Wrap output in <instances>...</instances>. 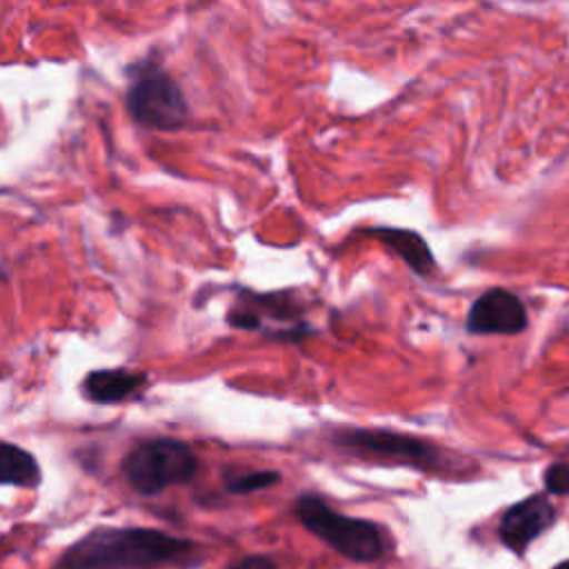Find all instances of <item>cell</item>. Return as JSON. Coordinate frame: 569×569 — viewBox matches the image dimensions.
<instances>
[{
	"instance_id": "obj_1",
	"label": "cell",
	"mask_w": 569,
	"mask_h": 569,
	"mask_svg": "<svg viewBox=\"0 0 569 569\" xmlns=\"http://www.w3.org/2000/svg\"><path fill=\"white\" fill-rule=\"evenodd\" d=\"M191 540L149 527H96L67 547L51 569H189Z\"/></svg>"
},
{
	"instance_id": "obj_2",
	"label": "cell",
	"mask_w": 569,
	"mask_h": 569,
	"mask_svg": "<svg viewBox=\"0 0 569 569\" xmlns=\"http://www.w3.org/2000/svg\"><path fill=\"white\" fill-rule=\"evenodd\" d=\"M293 513L309 533L349 560L371 562L385 553V536L376 522L333 511L313 493L298 496Z\"/></svg>"
},
{
	"instance_id": "obj_3",
	"label": "cell",
	"mask_w": 569,
	"mask_h": 569,
	"mask_svg": "<svg viewBox=\"0 0 569 569\" xmlns=\"http://www.w3.org/2000/svg\"><path fill=\"white\" fill-rule=\"evenodd\" d=\"M120 467L136 493L158 496L169 487L189 482L198 471V456L184 440L158 436L136 442Z\"/></svg>"
},
{
	"instance_id": "obj_4",
	"label": "cell",
	"mask_w": 569,
	"mask_h": 569,
	"mask_svg": "<svg viewBox=\"0 0 569 569\" xmlns=\"http://www.w3.org/2000/svg\"><path fill=\"white\" fill-rule=\"evenodd\" d=\"M129 71L127 113L142 127L173 131L189 118V102L176 78L153 60H140Z\"/></svg>"
},
{
	"instance_id": "obj_5",
	"label": "cell",
	"mask_w": 569,
	"mask_h": 569,
	"mask_svg": "<svg viewBox=\"0 0 569 569\" xmlns=\"http://www.w3.org/2000/svg\"><path fill=\"white\" fill-rule=\"evenodd\" d=\"M329 440L358 456L391 460L400 465H411L418 469H438L445 465V453L429 440L413 433L391 431V429H362L342 427L331 431Z\"/></svg>"
},
{
	"instance_id": "obj_6",
	"label": "cell",
	"mask_w": 569,
	"mask_h": 569,
	"mask_svg": "<svg viewBox=\"0 0 569 569\" xmlns=\"http://www.w3.org/2000/svg\"><path fill=\"white\" fill-rule=\"evenodd\" d=\"M527 327V307L509 289L491 287L480 293L465 320V329L473 336H516Z\"/></svg>"
},
{
	"instance_id": "obj_7",
	"label": "cell",
	"mask_w": 569,
	"mask_h": 569,
	"mask_svg": "<svg viewBox=\"0 0 569 569\" xmlns=\"http://www.w3.org/2000/svg\"><path fill=\"white\" fill-rule=\"evenodd\" d=\"M558 513L551 500L545 493H533L527 496L518 502H513L500 518L498 522V536L500 542L513 551V553H525L527 547L540 538L547 529L553 527Z\"/></svg>"
},
{
	"instance_id": "obj_8",
	"label": "cell",
	"mask_w": 569,
	"mask_h": 569,
	"mask_svg": "<svg viewBox=\"0 0 569 569\" xmlns=\"http://www.w3.org/2000/svg\"><path fill=\"white\" fill-rule=\"evenodd\" d=\"M302 307L298 300L291 298L289 291L278 293H256L249 289H240V298L227 313V322L236 329L244 331H260L264 325V318L271 322H293L305 325L300 320Z\"/></svg>"
},
{
	"instance_id": "obj_9",
	"label": "cell",
	"mask_w": 569,
	"mask_h": 569,
	"mask_svg": "<svg viewBox=\"0 0 569 569\" xmlns=\"http://www.w3.org/2000/svg\"><path fill=\"white\" fill-rule=\"evenodd\" d=\"M147 382L149 376L144 371H131L124 367L93 369L82 380V393L96 405H118L144 389Z\"/></svg>"
},
{
	"instance_id": "obj_10",
	"label": "cell",
	"mask_w": 569,
	"mask_h": 569,
	"mask_svg": "<svg viewBox=\"0 0 569 569\" xmlns=\"http://www.w3.org/2000/svg\"><path fill=\"white\" fill-rule=\"evenodd\" d=\"M389 251H393L413 273L429 276L436 269V258L427 244V240L413 229H398V227H373L367 231Z\"/></svg>"
},
{
	"instance_id": "obj_11",
	"label": "cell",
	"mask_w": 569,
	"mask_h": 569,
	"mask_svg": "<svg viewBox=\"0 0 569 569\" xmlns=\"http://www.w3.org/2000/svg\"><path fill=\"white\" fill-rule=\"evenodd\" d=\"M40 465L38 460L22 447L13 442H2L0 445V482L33 489L40 485Z\"/></svg>"
},
{
	"instance_id": "obj_12",
	"label": "cell",
	"mask_w": 569,
	"mask_h": 569,
	"mask_svg": "<svg viewBox=\"0 0 569 569\" xmlns=\"http://www.w3.org/2000/svg\"><path fill=\"white\" fill-rule=\"evenodd\" d=\"M280 473L273 469H256V471H224L222 485L229 493L244 496L260 489H269L280 482Z\"/></svg>"
},
{
	"instance_id": "obj_13",
	"label": "cell",
	"mask_w": 569,
	"mask_h": 569,
	"mask_svg": "<svg viewBox=\"0 0 569 569\" xmlns=\"http://www.w3.org/2000/svg\"><path fill=\"white\" fill-rule=\"evenodd\" d=\"M545 489L553 496H569V465L567 462H551L545 469Z\"/></svg>"
},
{
	"instance_id": "obj_14",
	"label": "cell",
	"mask_w": 569,
	"mask_h": 569,
	"mask_svg": "<svg viewBox=\"0 0 569 569\" xmlns=\"http://www.w3.org/2000/svg\"><path fill=\"white\" fill-rule=\"evenodd\" d=\"M229 569H278V565L269 556L256 553V556H247V558L233 562Z\"/></svg>"
},
{
	"instance_id": "obj_15",
	"label": "cell",
	"mask_w": 569,
	"mask_h": 569,
	"mask_svg": "<svg viewBox=\"0 0 569 569\" xmlns=\"http://www.w3.org/2000/svg\"><path fill=\"white\" fill-rule=\"evenodd\" d=\"M551 569H569V560H562V562H558V565L551 567Z\"/></svg>"
}]
</instances>
